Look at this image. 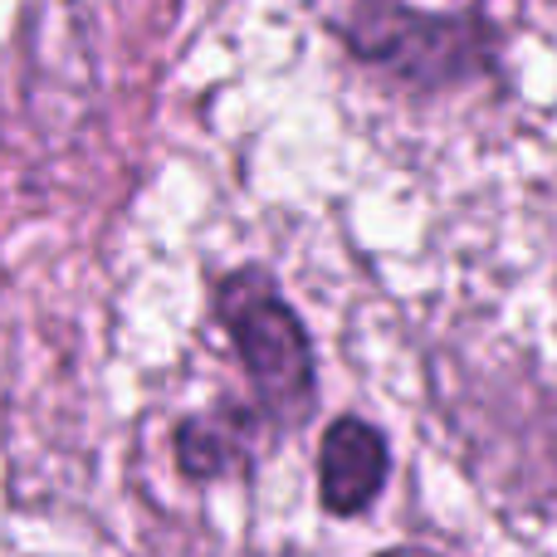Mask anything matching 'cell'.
<instances>
[{
  "mask_svg": "<svg viewBox=\"0 0 557 557\" xmlns=\"http://www.w3.org/2000/svg\"><path fill=\"white\" fill-rule=\"evenodd\" d=\"M382 557H435V553H421V548H392V553H382Z\"/></svg>",
  "mask_w": 557,
  "mask_h": 557,
  "instance_id": "cell-5",
  "label": "cell"
},
{
  "mask_svg": "<svg viewBox=\"0 0 557 557\" xmlns=\"http://www.w3.org/2000/svg\"><path fill=\"white\" fill-rule=\"evenodd\" d=\"M245 445H250V416L231 411H211V416H196V421H182L176 431V465H182L191 480H215L225 474L231 465H240Z\"/></svg>",
  "mask_w": 557,
  "mask_h": 557,
  "instance_id": "cell-4",
  "label": "cell"
},
{
  "mask_svg": "<svg viewBox=\"0 0 557 557\" xmlns=\"http://www.w3.org/2000/svg\"><path fill=\"white\" fill-rule=\"evenodd\" d=\"M455 29L441 25V20H421V15H406L396 5H362L347 25V45L357 49L362 59L372 64H386L396 74H411V78H435V74H450V59L460 54L455 45Z\"/></svg>",
  "mask_w": 557,
  "mask_h": 557,
  "instance_id": "cell-2",
  "label": "cell"
},
{
  "mask_svg": "<svg viewBox=\"0 0 557 557\" xmlns=\"http://www.w3.org/2000/svg\"><path fill=\"white\" fill-rule=\"evenodd\" d=\"M215 313L231 327L235 352L260 392L264 411L298 421L304 406L313 401V347L298 323V313L278 298L274 278L264 270H235L221 278Z\"/></svg>",
  "mask_w": 557,
  "mask_h": 557,
  "instance_id": "cell-1",
  "label": "cell"
},
{
  "mask_svg": "<svg viewBox=\"0 0 557 557\" xmlns=\"http://www.w3.org/2000/svg\"><path fill=\"white\" fill-rule=\"evenodd\" d=\"M386 484V441L376 425L343 416L318 445V494L327 513H362Z\"/></svg>",
  "mask_w": 557,
  "mask_h": 557,
  "instance_id": "cell-3",
  "label": "cell"
}]
</instances>
